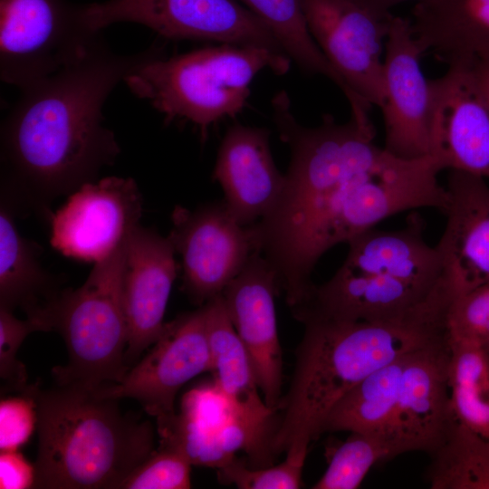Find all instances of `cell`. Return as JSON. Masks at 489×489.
I'll list each match as a JSON object with an SVG mask.
<instances>
[{
  "label": "cell",
  "instance_id": "3",
  "mask_svg": "<svg viewBox=\"0 0 489 489\" xmlns=\"http://www.w3.org/2000/svg\"><path fill=\"white\" fill-rule=\"evenodd\" d=\"M448 304L434 298L411 315L390 321L312 319L295 351L289 391L271 441L273 455L309 448L338 401L385 365L443 336Z\"/></svg>",
  "mask_w": 489,
  "mask_h": 489
},
{
  "label": "cell",
  "instance_id": "22",
  "mask_svg": "<svg viewBox=\"0 0 489 489\" xmlns=\"http://www.w3.org/2000/svg\"><path fill=\"white\" fill-rule=\"evenodd\" d=\"M423 230L424 222L417 215H411L400 230L370 228L348 242L343 264L434 291L445 280L444 264L436 245L431 246L424 240Z\"/></svg>",
  "mask_w": 489,
  "mask_h": 489
},
{
  "label": "cell",
  "instance_id": "35",
  "mask_svg": "<svg viewBox=\"0 0 489 489\" xmlns=\"http://www.w3.org/2000/svg\"><path fill=\"white\" fill-rule=\"evenodd\" d=\"M36 468L18 450L1 451L0 488H34Z\"/></svg>",
  "mask_w": 489,
  "mask_h": 489
},
{
  "label": "cell",
  "instance_id": "10",
  "mask_svg": "<svg viewBox=\"0 0 489 489\" xmlns=\"http://www.w3.org/2000/svg\"><path fill=\"white\" fill-rule=\"evenodd\" d=\"M168 235L181 255L182 288L199 306L220 295L256 252L248 226L239 224L224 201L194 210L177 206Z\"/></svg>",
  "mask_w": 489,
  "mask_h": 489
},
{
  "label": "cell",
  "instance_id": "31",
  "mask_svg": "<svg viewBox=\"0 0 489 489\" xmlns=\"http://www.w3.org/2000/svg\"><path fill=\"white\" fill-rule=\"evenodd\" d=\"M446 324L451 339L482 346L489 342V280L454 297Z\"/></svg>",
  "mask_w": 489,
  "mask_h": 489
},
{
  "label": "cell",
  "instance_id": "29",
  "mask_svg": "<svg viewBox=\"0 0 489 489\" xmlns=\"http://www.w3.org/2000/svg\"><path fill=\"white\" fill-rule=\"evenodd\" d=\"M398 455L391 443L381 436L350 432L332 451L328 467L313 489H356L377 463Z\"/></svg>",
  "mask_w": 489,
  "mask_h": 489
},
{
  "label": "cell",
  "instance_id": "13",
  "mask_svg": "<svg viewBox=\"0 0 489 489\" xmlns=\"http://www.w3.org/2000/svg\"><path fill=\"white\" fill-rule=\"evenodd\" d=\"M142 197L130 177L88 182L51 220V244L62 254L97 263L124 244L140 224Z\"/></svg>",
  "mask_w": 489,
  "mask_h": 489
},
{
  "label": "cell",
  "instance_id": "6",
  "mask_svg": "<svg viewBox=\"0 0 489 489\" xmlns=\"http://www.w3.org/2000/svg\"><path fill=\"white\" fill-rule=\"evenodd\" d=\"M127 242L94 263L79 288L63 289L43 315L47 331L59 332L68 351L67 364L53 369L58 384L95 389L120 381L129 369L122 296Z\"/></svg>",
  "mask_w": 489,
  "mask_h": 489
},
{
  "label": "cell",
  "instance_id": "30",
  "mask_svg": "<svg viewBox=\"0 0 489 489\" xmlns=\"http://www.w3.org/2000/svg\"><path fill=\"white\" fill-rule=\"evenodd\" d=\"M309 448L290 449L275 465L251 467L233 457L218 468L223 484L242 489H297L302 486V470Z\"/></svg>",
  "mask_w": 489,
  "mask_h": 489
},
{
  "label": "cell",
  "instance_id": "37",
  "mask_svg": "<svg viewBox=\"0 0 489 489\" xmlns=\"http://www.w3.org/2000/svg\"><path fill=\"white\" fill-rule=\"evenodd\" d=\"M475 65L489 97V59L475 62Z\"/></svg>",
  "mask_w": 489,
  "mask_h": 489
},
{
  "label": "cell",
  "instance_id": "27",
  "mask_svg": "<svg viewBox=\"0 0 489 489\" xmlns=\"http://www.w3.org/2000/svg\"><path fill=\"white\" fill-rule=\"evenodd\" d=\"M271 31L282 49L303 71L321 74L341 91L347 85L313 39L300 0H239Z\"/></svg>",
  "mask_w": 489,
  "mask_h": 489
},
{
  "label": "cell",
  "instance_id": "16",
  "mask_svg": "<svg viewBox=\"0 0 489 489\" xmlns=\"http://www.w3.org/2000/svg\"><path fill=\"white\" fill-rule=\"evenodd\" d=\"M274 271L254 252L222 294L231 322L251 359L259 389L268 408L282 402L283 353L278 337Z\"/></svg>",
  "mask_w": 489,
  "mask_h": 489
},
{
  "label": "cell",
  "instance_id": "38",
  "mask_svg": "<svg viewBox=\"0 0 489 489\" xmlns=\"http://www.w3.org/2000/svg\"><path fill=\"white\" fill-rule=\"evenodd\" d=\"M484 348V350H486L487 354H488V357H489V342L487 344H485L484 346H483Z\"/></svg>",
  "mask_w": 489,
  "mask_h": 489
},
{
  "label": "cell",
  "instance_id": "28",
  "mask_svg": "<svg viewBox=\"0 0 489 489\" xmlns=\"http://www.w3.org/2000/svg\"><path fill=\"white\" fill-rule=\"evenodd\" d=\"M427 479L433 489H489V438L457 421L430 455Z\"/></svg>",
  "mask_w": 489,
  "mask_h": 489
},
{
  "label": "cell",
  "instance_id": "7",
  "mask_svg": "<svg viewBox=\"0 0 489 489\" xmlns=\"http://www.w3.org/2000/svg\"><path fill=\"white\" fill-rule=\"evenodd\" d=\"M0 76L19 89L84 56L102 38L66 0H0Z\"/></svg>",
  "mask_w": 489,
  "mask_h": 489
},
{
  "label": "cell",
  "instance_id": "15",
  "mask_svg": "<svg viewBox=\"0 0 489 489\" xmlns=\"http://www.w3.org/2000/svg\"><path fill=\"white\" fill-rule=\"evenodd\" d=\"M449 354L446 333L406 358L391 425L399 455L424 451L430 455L456 423L449 396Z\"/></svg>",
  "mask_w": 489,
  "mask_h": 489
},
{
  "label": "cell",
  "instance_id": "20",
  "mask_svg": "<svg viewBox=\"0 0 489 489\" xmlns=\"http://www.w3.org/2000/svg\"><path fill=\"white\" fill-rule=\"evenodd\" d=\"M446 224L436 244L455 296L489 280V186L485 177L450 170Z\"/></svg>",
  "mask_w": 489,
  "mask_h": 489
},
{
  "label": "cell",
  "instance_id": "36",
  "mask_svg": "<svg viewBox=\"0 0 489 489\" xmlns=\"http://www.w3.org/2000/svg\"><path fill=\"white\" fill-rule=\"evenodd\" d=\"M360 1L364 3L367 6L371 8L373 11L383 15H388L391 14L390 10L393 7L402 3H406L409 1H415L417 3L422 0H360Z\"/></svg>",
  "mask_w": 489,
  "mask_h": 489
},
{
  "label": "cell",
  "instance_id": "23",
  "mask_svg": "<svg viewBox=\"0 0 489 489\" xmlns=\"http://www.w3.org/2000/svg\"><path fill=\"white\" fill-rule=\"evenodd\" d=\"M410 22L424 53L447 65L489 59V0H422Z\"/></svg>",
  "mask_w": 489,
  "mask_h": 489
},
{
  "label": "cell",
  "instance_id": "26",
  "mask_svg": "<svg viewBox=\"0 0 489 489\" xmlns=\"http://www.w3.org/2000/svg\"><path fill=\"white\" fill-rule=\"evenodd\" d=\"M448 342V387L454 416L459 424L489 438L488 354L475 342L449 337Z\"/></svg>",
  "mask_w": 489,
  "mask_h": 489
},
{
  "label": "cell",
  "instance_id": "1",
  "mask_svg": "<svg viewBox=\"0 0 489 489\" xmlns=\"http://www.w3.org/2000/svg\"><path fill=\"white\" fill-rule=\"evenodd\" d=\"M290 105L286 94L272 101L273 121L291 151L283 187L248 228L292 308L310 292L325 252L400 212L442 209L446 190L431 158L404 159L378 147L372 123L351 117L340 124L325 115L319 126L305 127Z\"/></svg>",
  "mask_w": 489,
  "mask_h": 489
},
{
  "label": "cell",
  "instance_id": "18",
  "mask_svg": "<svg viewBox=\"0 0 489 489\" xmlns=\"http://www.w3.org/2000/svg\"><path fill=\"white\" fill-rule=\"evenodd\" d=\"M427 292L398 279L342 264L306 298L291 308L300 322L312 319L346 321H390L404 319L425 306L444 286Z\"/></svg>",
  "mask_w": 489,
  "mask_h": 489
},
{
  "label": "cell",
  "instance_id": "21",
  "mask_svg": "<svg viewBox=\"0 0 489 489\" xmlns=\"http://www.w3.org/2000/svg\"><path fill=\"white\" fill-rule=\"evenodd\" d=\"M270 132L264 128L235 124L220 144L214 177L225 193V204L242 225L264 217L275 203L284 183L273 160Z\"/></svg>",
  "mask_w": 489,
  "mask_h": 489
},
{
  "label": "cell",
  "instance_id": "11",
  "mask_svg": "<svg viewBox=\"0 0 489 489\" xmlns=\"http://www.w3.org/2000/svg\"><path fill=\"white\" fill-rule=\"evenodd\" d=\"M210 369L206 313L201 305L167 322L147 355L120 381L95 391L117 400L135 399L159 423L175 416L174 402L179 389Z\"/></svg>",
  "mask_w": 489,
  "mask_h": 489
},
{
  "label": "cell",
  "instance_id": "17",
  "mask_svg": "<svg viewBox=\"0 0 489 489\" xmlns=\"http://www.w3.org/2000/svg\"><path fill=\"white\" fill-rule=\"evenodd\" d=\"M175 249L168 237L139 224L126 246L122 296L128 328L129 369L161 335L164 315L177 276Z\"/></svg>",
  "mask_w": 489,
  "mask_h": 489
},
{
  "label": "cell",
  "instance_id": "33",
  "mask_svg": "<svg viewBox=\"0 0 489 489\" xmlns=\"http://www.w3.org/2000/svg\"><path fill=\"white\" fill-rule=\"evenodd\" d=\"M34 331H45L38 321L18 319L14 312L0 307V378L5 389L24 393L30 388L25 366L16 356L23 341Z\"/></svg>",
  "mask_w": 489,
  "mask_h": 489
},
{
  "label": "cell",
  "instance_id": "4",
  "mask_svg": "<svg viewBox=\"0 0 489 489\" xmlns=\"http://www.w3.org/2000/svg\"><path fill=\"white\" fill-rule=\"evenodd\" d=\"M34 488L115 489L154 450L149 421L122 414L117 399L78 384L36 394Z\"/></svg>",
  "mask_w": 489,
  "mask_h": 489
},
{
  "label": "cell",
  "instance_id": "8",
  "mask_svg": "<svg viewBox=\"0 0 489 489\" xmlns=\"http://www.w3.org/2000/svg\"><path fill=\"white\" fill-rule=\"evenodd\" d=\"M79 12L93 32L133 22L168 39L262 47L288 56L267 26L235 0H107L79 5Z\"/></svg>",
  "mask_w": 489,
  "mask_h": 489
},
{
  "label": "cell",
  "instance_id": "25",
  "mask_svg": "<svg viewBox=\"0 0 489 489\" xmlns=\"http://www.w3.org/2000/svg\"><path fill=\"white\" fill-rule=\"evenodd\" d=\"M408 354L372 372L345 394L328 414L321 433L372 434L388 439L396 449L391 425Z\"/></svg>",
  "mask_w": 489,
  "mask_h": 489
},
{
  "label": "cell",
  "instance_id": "5",
  "mask_svg": "<svg viewBox=\"0 0 489 489\" xmlns=\"http://www.w3.org/2000/svg\"><path fill=\"white\" fill-rule=\"evenodd\" d=\"M291 62L265 48L221 43L171 57L160 53L123 82L167 120L189 121L205 139L211 125L242 111L258 72L269 69L283 75Z\"/></svg>",
  "mask_w": 489,
  "mask_h": 489
},
{
  "label": "cell",
  "instance_id": "14",
  "mask_svg": "<svg viewBox=\"0 0 489 489\" xmlns=\"http://www.w3.org/2000/svg\"><path fill=\"white\" fill-rule=\"evenodd\" d=\"M423 54L410 19L392 14L385 43V101L380 110L384 149L404 159L430 156L429 80L420 65Z\"/></svg>",
  "mask_w": 489,
  "mask_h": 489
},
{
  "label": "cell",
  "instance_id": "19",
  "mask_svg": "<svg viewBox=\"0 0 489 489\" xmlns=\"http://www.w3.org/2000/svg\"><path fill=\"white\" fill-rule=\"evenodd\" d=\"M214 383L226 398L232 418L248 431L250 457L263 465L272 458V427L275 410L265 404L249 354L235 331L222 297L203 304Z\"/></svg>",
  "mask_w": 489,
  "mask_h": 489
},
{
  "label": "cell",
  "instance_id": "12",
  "mask_svg": "<svg viewBox=\"0 0 489 489\" xmlns=\"http://www.w3.org/2000/svg\"><path fill=\"white\" fill-rule=\"evenodd\" d=\"M430 156L444 169L489 177V97L475 62L429 80Z\"/></svg>",
  "mask_w": 489,
  "mask_h": 489
},
{
  "label": "cell",
  "instance_id": "9",
  "mask_svg": "<svg viewBox=\"0 0 489 489\" xmlns=\"http://www.w3.org/2000/svg\"><path fill=\"white\" fill-rule=\"evenodd\" d=\"M310 32L331 65L365 104L385 101L383 50L392 14L360 0H300Z\"/></svg>",
  "mask_w": 489,
  "mask_h": 489
},
{
  "label": "cell",
  "instance_id": "32",
  "mask_svg": "<svg viewBox=\"0 0 489 489\" xmlns=\"http://www.w3.org/2000/svg\"><path fill=\"white\" fill-rule=\"evenodd\" d=\"M191 462L180 451L159 446L121 484L120 489H187Z\"/></svg>",
  "mask_w": 489,
  "mask_h": 489
},
{
  "label": "cell",
  "instance_id": "34",
  "mask_svg": "<svg viewBox=\"0 0 489 489\" xmlns=\"http://www.w3.org/2000/svg\"><path fill=\"white\" fill-rule=\"evenodd\" d=\"M39 384L0 402V450L16 451L25 445L37 427L36 394Z\"/></svg>",
  "mask_w": 489,
  "mask_h": 489
},
{
  "label": "cell",
  "instance_id": "24",
  "mask_svg": "<svg viewBox=\"0 0 489 489\" xmlns=\"http://www.w3.org/2000/svg\"><path fill=\"white\" fill-rule=\"evenodd\" d=\"M14 206L0 209V307L20 309L26 318L42 320L60 292L61 283L40 264L37 250L18 231ZM45 330V328H44Z\"/></svg>",
  "mask_w": 489,
  "mask_h": 489
},
{
  "label": "cell",
  "instance_id": "2",
  "mask_svg": "<svg viewBox=\"0 0 489 489\" xmlns=\"http://www.w3.org/2000/svg\"><path fill=\"white\" fill-rule=\"evenodd\" d=\"M163 53L153 44L113 53L101 39L84 56L21 90L1 125L4 190L11 203L51 218L50 203L95 181L120 152L102 107L139 64Z\"/></svg>",
  "mask_w": 489,
  "mask_h": 489
}]
</instances>
